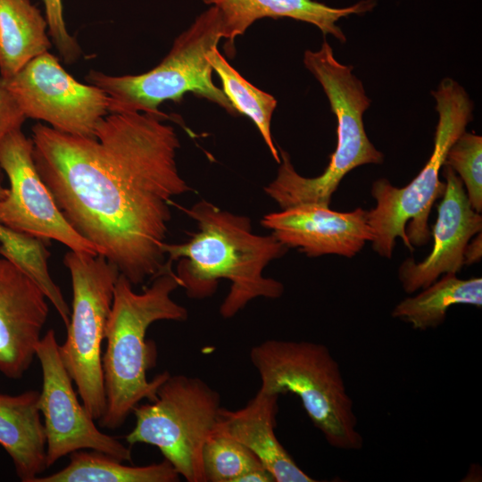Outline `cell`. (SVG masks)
<instances>
[{"instance_id": "obj_3", "label": "cell", "mask_w": 482, "mask_h": 482, "mask_svg": "<svg viewBox=\"0 0 482 482\" xmlns=\"http://www.w3.org/2000/svg\"><path fill=\"white\" fill-rule=\"evenodd\" d=\"M151 281L140 293L122 274L115 284L102 354L106 406L98 422L104 428H119L142 400L154 401L170 375L163 371L147 378L157 357L154 343L146 340L149 327L159 320L185 321L188 317L187 310L171 297L180 287L172 266Z\"/></svg>"}, {"instance_id": "obj_11", "label": "cell", "mask_w": 482, "mask_h": 482, "mask_svg": "<svg viewBox=\"0 0 482 482\" xmlns=\"http://www.w3.org/2000/svg\"><path fill=\"white\" fill-rule=\"evenodd\" d=\"M59 345L54 329L50 328L36 348L43 378L38 407L44 419L47 467L79 450L97 451L121 461H131L130 448L102 432L78 399Z\"/></svg>"}, {"instance_id": "obj_16", "label": "cell", "mask_w": 482, "mask_h": 482, "mask_svg": "<svg viewBox=\"0 0 482 482\" xmlns=\"http://www.w3.org/2000/svg\"><path fill=\"white\" fill-rule=\"evenodd\" d=\"M215 6L220 14L221 38L225 50L235 54L236 37L242 36L257 20L291 18L316 26L324 35H332L341 43L346 37L337 25L338 20L351 14H362L373 9L374 0H362L353 5L335 8L313 0H203Z\"/></svg>"}, {"instance_id": "obj_8", "label": "cell", "mask_w": 482, "mask_h": 482, "mask_svg": "<svg viewBox=\"0 0 482 482\" xmlns=\"http://www.w3.org/2000/svg\"><path fill=\"white\" fill-rule=\"evenodd\" d=\"M220 409L219 392L205 381L170 374L154 401L134 408L136 423L125 440L157 447L187 482H205L202 451L217 428Z\"/></svg>"}, {"instance_id": "obj_6", "label": "cell", "mask_w": 482, "mask_h": 482, "mask_svg": "<svg viewBox=\"0 0 482 482\" xmlns=\"http://www.w3.org/2000/svg\"><path fill=\"white\" fill-rule=\"evenodd\" d=\"M438 112L432 154L419 174L404 187H395L386 179L373 182L376 206L367 212L372 229V247L380 256L391 258L395 239L413 251L430 237L428 219L434 202L443 195L445 183L439 180L446 154L473 119V103L466 90L451 78L432 91Z\"/></svg>"}, {"instance_id": "obj_20", "label": "cell", "mask_w": 482, "mask_h": 482, "mask_svg": "<svg viewBox=\"0 0 482 482\" xmlns=\"http://www.w3.org/2000/svg\"><path fill=\"white\" fill-rule=\"evenodd\" d=\"M111 455L97 451L79 450L70 454L63 469L33 482H177L179 474L165 459L145 466L123 464Z\"/></svg>"}, {"instance_id": "obj_19", "label": "cell", "mask_w": 482, "mask_h": 482, "mask_svg": "<svg viewBox=\"0 0 482 482\" xmlns=\"http://www.w3.org/2000/svg\"><path fill=\"white\" fill-rule=\"evenodd\" d=\"M48 26L29 0H0V78L49 50Z\"/></svg>"}, {"instance_id": "obj_28", "label": "cell", "mask_w": 482, "mask_h": 482, "mask_svg": "<svg viewBox=\"0 0 482 482\" xmlns=\"http://www.w3.org/2000/svg\"><path fill=\"white\" fill-rule=\"evenodd\" d=\"M237 482H276L272 474L264 467L256 468L243 474Z\"/></svg>"}, {"instance_id": "obj_5", "label": "cell", "mask_w": 482, "mask_h": 482, "mask_svg": "<svg viewBox=\"0 0 482 482\" xmlns=\"http://www.w3.org/2000/svg\"><path fill=\"white\" fill-rule=\"evenodd\" d=\"M250 360L260 376L259 390L297 395L328 445L346 451L362 448L353 401L339 365L326 345L270 339L251 349Z\"/></svg>"}, {"instance_id": "obj_17", "label": "cell", "mask_w": 482, "mask_h": 482, "mask_svg": "<svg viewBox=\"0 0 482 482\" xmlns=\"http://www.w3.org/2000/svg\"><path fill=\"white\" fill-rule=\"evenodd\" d=\"M278 395L257 392L245 406L220 409L217 429L251 450L276 482H314L278 440L274 428Z\"/></svg>"}, {"instance_id": "obj_24", "label": "cell", "mask_w": 482, "mask_h": 482, "mask_svg": "<svg viewBox=\"0 0 482 482\" xmlns=\"http://www.w3.org/2000/svg\"><path fill=\"white\" fill-rule=\"evenodd\" d=\"M445 164L458 173L465 184L469 202L477 212L482 211V137L463 132L450 147Z\"/></svg>"}, {"instance_id": "obj_27", "label": "cell", "mask_w": 482, "mask_h": 482, "mask_svg": "<svg viewBox=\"0 0 482 482\" xmlns=\"http://www.w3.org/2000/svg\"><path fill=\"white\" fill-rule=\"evenodd\" d=\"M482 241L481 232L478 233L477 237L469 242L464 251V265H470L478 262L482 256Z\"/></svg>"}, {"instance_id": "obj_22", "label": "cell", "mask_w": 482, "mask_h": 482, "mask_svg": "<svg viewBox=\"0 0 482 482\" xmlns=\"http://www.w3.org/2000/svg\"><path fill=\"white\" fill-rule=\"evenodd\" d=\"M209 62L222 85V91L237 112L250 118L261 133L274 160L280 156L270 130L272 114L277 107L276 98L252 85L213 48L207 55Z\"/></svg>"}, {"instance_id": "obj_2", "label": "cell", "mask_w": 482, "mask_h": 482, "mask_svg": "<svg viewBox=\"0 0 482 482\" xmlns=\"http://www.w3.org/2000/svg\"><path fill=\"white\" fill-rule=\"evenodd\" d=\"M183 211L196 222L197 229L184 243L166 242L163 252L166 261L178 262L175 273L188 297H210L220 279L229 280V292L220 307V314L229 319L255 298L282 295L283 284L262 274L288 249L273 234H253L248 217L204 199Z\"/></svg>"}, {"instance_id": "obj_14", "label": "cell", "mask_w": 482, "mask_h": 482, "mask_svg": "<svg viewBox=\"0 0 482 482\" xmlns=\"http://www.w3.org/2000/svg\"><path fill=\"white\" fill-rule=\"evenodd\" d=\"M444 176L445 188L430 234L434 238L432 250L420 262L405 260L398 270L408 294L428 287L441 275L457 274L464 265L468 243L482 229V217L471 207L460 177L446 164Z\"/></svg>"}, {"instance_id": "obj_7", "label": "cell", "mask_w": 482, "mask_h": 482, "mask_svg": "<svg viewBox=\"0 0 482 482\" xmlns=\"http://www.w3.org/2000/svg\"><path fill=\"white\" fill-rule=\"evenodd\" d=\"M220 39V14L211 6L175 38L168 54L147 72L113 76L92 70L86 80L108 96L109 113L149 112L167 117L159 105L167 100L180 103L191 92L236 115L222 89L213 83L207 58Z\"/></svg>"}, {"instance_id": "obj_23", "label": "cell", "mask_w": 482, "mask_h": 482, "mask_svg": "<svg viewBox=\"0 0 482 482\" xmlns=\"http://www.w3.org/2000/svg\"><path fill=\"white\" fill-rule=\"evenodd\" d=\"M202 463L205 482H237L243 474L263 467L251 450L217 428L203 447Z\"/></svg>"}, {"instance_id": "obj_10", "label": "cell", "mask_w": 482, "mask_h": 482, "mask_svg": "<svg viewBox=\"0 0 482 482\" xmlns=\"http://www.w3.org/2000/svg\"><path fill=\"white\" fill-rule=\"evenodd\" d=\"M0 87L24 116L68 134L93 137L109 113L110 99L98 87L76 80L48 51L28 62Z\"/></svg>"}, {"instance_id": "obj_21", "label": "cell", "mask_w": 482, "mask_h": 482, "mask_svg": "<svg viewBox=\"0 0 482 482\" xmlns=\"http://www.w3.org/2000/svg\"><path fill=\"white\" fill-rule=\"evenodd\" d=\"M455 304L482 306V278L461 279L456 274H445L422 292L401 301L392 316L414 329L426 330L441 325L447 310Z\"/></svg>"}, {"instance_id": "obj_18", "label": "cell", "mask_w": 482, "mask_h": 482, "mask_svg": "<svg viewBox=\"0 0 482 482\" xmlns=\"http://www.w3.org/2000/svg\"><path fill=\"white\" fill-rule=\"evenodd\" d=\"M40 392L0 394V445L22 482H33L46 465V440L38 407Z\"/></svg>"}, {"instance_id": "obj_15", "label": "cell", "mask_w": 482, "mask_h": 482, "mask_svg": "<svg viewBox=\"0 0 482 482\" xmlns=\"http://www.w3.org/2000/svg\"><path fill=\"white\" fill-rule=\"evenodd\" d=\"M367 212H341L318 204H301L266 214L261 224L287 248L309 257L337 254L351 258L373 240Z\"/></svg>"}, {"instance_id": "obj_12", "label": "cell", "mask_w": 482, "mask_h": 482, "mask_svg": "<svg viewBox=\"0 0 482 482\" xmlns=\"http://www.w3.org/2000/svg\"><path fill=\"white\" fill-rule=\"evenodd\" d=\"M32 150L31 138L21 129L9 133L0 145V168L10 185L0 197V223L30 237L55 240L72 251L99 253L62 214L37 172Z\"/></svg>"}, {"instance_id": "obj_9", "label": "cell", "mask_w": 482, "mask_h": 482, "mask_svg": "<svg viewBox=\"0 0 482 482\" xmlns=\"http://www.w3.org/2000/svg\"><path fill=\"white\" fill-rule=\"evenodd\" d=\"M63 263L71 275L72 304L66 339L59 351L87 411L99 420L106 406L102 343L120 273L101 253L70 250Z\"/></svg>"}, {"instance_id": "obj_1", "label": "cell", "mask_w": 482, "mask_h": 482, "mask_svg": "<svg viewBox=\"0 0 482 482\" xmlns=\"http://www.w3.org/2000/svg\"><path fill=\"white\" fill-rule=\"evenodd\" d=\"M149 112H111L93 137L37 123V172L69 224L140 286L164 271L170 206L192 188L177 165L174 128Z\"/></svg>"}, {"instance_id": "obj_26", "label": "cell", "mask_w": 482, "mask_h": 482, "mask_svg": "<svg viewBox=\"0 0 482 482\" xmlns=\"http://www.w3.org/2000/svg\"><path fill=\"white\" fill-rule=\"evenodd\" d=\"M25 120L26 117L15 101L0 87V145L9 133L21 129ZM2 182L3 171L0 168V197L4 196L7 190Z\"/></svg>"}, {"instance_id": "obj_13", "label": "cell", "mask_w": 482, "mask_h": 482, "mask_svg": "<svg viewBox=\"0 0 482 482\" xmlns=\"http://www.w3.org/2000/svg\"><path fill=\"white\" fill-rule=\"evenodd\" d=\"M37 281L13 262L0 257V372L21 379L36 358L49 314Z\"/></svg>"}, {"instance_id": "obj_25", "label": "cell", "mask_w": 482, "mask_h": 482, "mask_svg": "<svg viewBox=\"0 0 482 482\" xmlns=\"http://www.w3.org/2000/svg\"><path fill=\"white\" fill-rule=\"evenodd\" d=\"M48 34L66 63L76 62L82 54L77 39L71 36L63 19L62 0H44Z\"/></svg>"}, {"instance_id": "obj_4", "label": "cell", "mask_w": 482, "mask_h": 482, "mask_svg": "<svg viewBox=\"0 0 482 482\" xmlns=\"http://www.w3.org/2000/svg\"><path fill=\"white\" fill-rule=\"evenodd\" d=\"M303 63L321 85L337 117V142L328 165L314 178L298 174L289 154L278 148L281 162L277 177L264 191L282 210L301 204L329 207L332 195L348 172L384 160L366 134L362 116L371 100L362 81L353 75V67L340 63L326 40L319 50L304 52Z\"/></svg>"}, {"instance_id": "obj_29", "label": "cell", "mask_w": 482, "mask_h": 482, "mask_svg": "<svg viewBox=\"0 0 482 482\" xmlns=\"http://www.w3.org/2000/svg\"><path fill=\"white\" fill-rule=\"evenodd\" d=\"M21 235L0 223V250L9 251L20 242Z\"/></svg>"}]
</instances>
